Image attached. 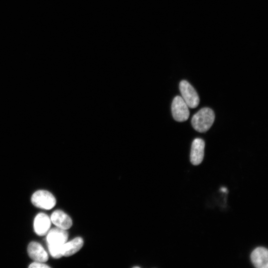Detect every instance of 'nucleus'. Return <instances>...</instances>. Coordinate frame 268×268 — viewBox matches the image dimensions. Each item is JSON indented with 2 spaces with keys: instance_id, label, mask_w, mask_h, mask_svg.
Here are the masks:
<instances>
[{
  "instance_id": "obj_1",
  "label": "nucleus",
  "mask_w": 268,
  "mask_h": 268,
  "mask_svg": "<svg viewBox=\"0 0 268 268\" xmlns=\"http://www.w3.org/2000/svg\"><path fill=\"white\" fill-rule=\"evenodd\" d=\"M68 238V233L66 230L58 227L51 229L48 232L46 240L51 255L55 259L62 257L61 248Z\"/></svg>"
},
{
  "instance_id": "obj_2",
  "label": "nucleus",
  "mask_w": 268,
  "mask_h": 268,
  "mask_svg": "<svg viewBox=\"0 0 268 268\" xmlns=\"http://www.w3.org/2000/svg\"><path fill=\"white\" fill-rule=\"evenodd\" d=\"M214 119L215 115L212 109L207 107L203 108L193 116L192 125L197 132L204 133L210 129Z\"/></svg>"
},
{
  "instance_id": "obj_3",
  "label": "nucleus",
  "mask_w": 268,
  "mask_h": 268,
  "mask_svg": "<svg viewBox=\"0 0 268 268\" xmlns=\"http://www.w3.org/2000/svg\"><path fill=\"white\" fill-rule=\"evenodd\" d=\"M32 204L37 207L51 209L56 203L55 197L49 192L46 190H39L35 192L31 197Z\"/></svg>"
},
{
  "instance_id": "obj_4",
  "label": "nucleus",
  "mask_w": 268,
  "mask_h": 268,
  "mask_svg": "<svg viewBox=\"0 0 268 268\" xmlns=\"http://www.w3.org/2000/svg\"><path fill=\"white\" fill-rule=\"evenodd\" d=\"M182 97L188 106L196 108L199 104V95L194 88L186 80H182L179 84Z\"/></svg>"
},
{
  "instance_id": "obj_5",
  "label": "nucleus",
  "mask_w": 268,
  "mask_h": 268,
  "mask_svg": "<svg viewBox=\"0 0 268 268\" xmlns=\"http://www.w3.org/2000/svg\"><path fill=\"white\" fill-rule=\"evenodd\" d=\"M171 110L173 117L176 121L182 122L189 118L190 112L188 106L181 96H177L174 98Z\"/></svg>"
},
{
  "instance_id": "obj_6",
  "label": "nucleus",
  "mask_w": 268,
  "mask_h": 268,
  "mask_svg": "<svg viewBox=\"0 0 268 268\" xmlns=\"http://www.w3.org/2000/svg\"><path fill=\"white\" fill-rule=\"evenodd\" d=\"M204 146V141L201 138H197L193 140L190 153V161L193 165H198L202 162Z\"/></svg>"
},
{
  "instance_id": "obj_7",
  "label": "nucleus",
  "mask_w": 268,
  "mask_h": 268,
  "mask_svg": "<svg viewBox=\"0 0 268 268\" xmlns=\"http://www.w3.org/2000/svg\"><path fill=\"white\" fill-rule=\"evenodd\" d=\"M29 257L36 262H46L49 259L48 255L42 246L35 241L30 242L27 247Z\"/></svg>"
},
{
  "instance_id": "obj_8",
  "label": "nucleus",
  "mask_w": 268,
  "mask_h": 268,
  "mask_svg": "<svg viewBox=\"0 0 268 268\" xmlns=\"http://www.w3.org/2000/svg\"><path fill=\"white\" fill-rule=\"evenodd\" d=\"M253 265L257 268H267L268 267V251L262 247L254 249L251 255Z\"/></svg>"
},
{
  "instance_id": "obj_9",
  "label": "nucleus",
  "mask_w": 268,
  "mask_h": 268,
  "mask_svg": "<svg viewBox=\"0 0 268 268\" xmlns=\"http://www.w3.org/2000/svg\"><path fill=\"white\" fill-rule=\"evenodd\" d=\"M51 221L49 217L44 213H38L34 220V230L39 236L45 235L51 226Z\"/></svg>"
},
{
  "instance_id": "obj_10",
  "label": "nucleus",
  "mask_w": 268,
  "mask_h": 268,
  "mask_svg": "<svg viewBox=\"0 0 268 268\" xmlns=\"http://www.w3.org/2000/svg\"><path fill=\"white\" fill-rule=\"evenodd\" d=\"M50 219L57 227L64 230L69 229L72 224L70 217L61 210L54 211L51 216Z\"/></svg>"
},
{
  "instance_id": "obj_11",
  "label": "nucleus",
  "mask_w": 268,
  "mask_h": 268,
  "mask_svg": "<svg viewBox=\"0 0 268 268\" xmlns=\"http://www.w3.org/2000/svg\"><path fill=\"white\" fill-rule=\"evenodd\" d=\"M83 241L81 237H76L64 243L61 248L62 256H70L77 252L82 247Z\"/></svg>"
},
{
  "instance_id": "obj_12",
  "label": "nucleus",
  "mask_w": 268,
  "mask_h": 268,
  "mask_svg": "<svg viewBox=\"0 0 268 268\" xmlns=\"http://www.w3.org/2000/svg\"><path fill=\"white\" fill-rule=\"evenodd\" d=\"M29 268H49L50 266L42 262H35L31 263L28 267Z\"/></svg>"
},
{
  "instance_id": "obj_13",
  "label": "nucleus",
  "mask_w": 268,
  "mask_h": 268,
  "mask_svg": "<svg viewBox=\"0 0 268 268\" xmlns=\"http://www.w3.org/2000/svg\"><path fill=\"white\" fill-rule=\"evenodd\" d=\"M221 190L223 192H225L226 191V189L225 188H221Z\"/></svg>"
}]
</instances>
